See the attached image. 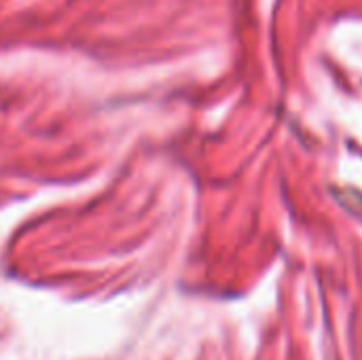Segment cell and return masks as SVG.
<instances>
[{
  "instance_id": "1",
  "label": "cell",
  "mask_w": 362,
  "mask_h": 360,
  "mask_svg": "<svg viewBox=\"0 0 362 360\" xmlns=\"http://www.w3.org/2000/svg\"><path fill=\"white\" fill-rule=\"evenodd\" d=\"M335 199L341 204L344 210H348L350 214L362 219V193L356 189H337L335 191Z\"/></svg>"
}]
</instances>
